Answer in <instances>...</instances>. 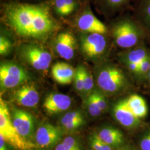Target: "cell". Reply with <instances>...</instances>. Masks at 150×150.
<instances>
[{
	"label": "cell",
	"instance_id": "36",
	"mask_svg": "<svg viewBox=\"0 0 150 150\" xmlns=\"http://www.w3.org/2000/svg\"><path fill=\"white\" fill-rule=\"evenodd\" d=\"M146 79L148 80L149 82H150V68H149V72H148V74H147V76Z\"/></svg>",
	"mask_w": 150,
	"mask_h": 150
},
{
	"label": "cell",
	"instance_id": "17",
	"mask_svg": "<svg viewBox=\"0 0 150 150\" xmlns=\"http://www.w3.org/2000/svg\"><path fill=\"white\" fill-rule=\"evenodd\" d=\"M136 20L150 34V0H139L136 8Z\"/></svg>",
	"mask_w": 150,
	"mask_h": 150
},
{
	"label": "cell",
	"instance_id": "24",
	"mask_svg": "<svg viewBox=\"0 0 150 150\" xmlns=\"http://www.w3.org/2000/svg\"><path fill=\"white\" fill-rule=\"evenodd\" d=\"M90 145L93 150H112L111 147L102 141L97 134H93L91 136Z\"/></svg>",
	"mask_w": 150,
	"mask_h": 150
},
{
	"label": "cell",
	"instance_id": "21",
	"mask_svg": "<svg viewBox=\"0 0 150 150\" xmlns=\"http://www.w3.org/2000/svg\"><path fill=\"white\" fill-rule=\"evenodd\" d=\"M84 123V119L79 111L66 113L61 120V124L64 130L72 131L79 128Z\"/></svg>",
	"mask_w": 150,
	"mask_h": 150
},
{
	"label": "cell",
	"instance_id": "10",
	"mask_svg": "<svg viewBox=\"0 0 150 150\" xmlns=\"http://www.w3.org/2000/svg\"><path fill=\"white\" fill-rule=\"evenodd\" d=\"M61 133L60 129L53 125L44 123L38 127L36 132V143L41 148L51 147L59 141Z\"/></svg>",
	"mask_w": 150,
	"mask_h": 150
},
{
	"label": "cell",
	"instance_id": "26",
	"mask_svg": "<svg viewBox=\"0 0 150 150\" xmlns=\"http://www.w3.org/2000/svg\"><path fill=\"white\" fill-rule=\"evenodd\" d=\"M75 88L77 91L79 92L83 91V67L79 66L75 71Z\"/></svg>",
	"mask_w": 150,
	"mask_h": 150
},
{
	"label": "cell",
	"instance_id": "13",
	"mask_svg": "<svg viewBox=\"0 0 150 150\" xmlns=\"http://www.w3.org/2000/svg\"><path fill=\"white\" fill-rule=\"evenodd\" d=\"M71 105L70 96L62 93H53L47 97L43 102V107L50 115L57 114L67 110Z\"/></svg>",
	"mask_w": 150,
	"mask_h": 150
},
{
	"label": "cell",
	"instance_id": "12",
	"mask_svg": "<svg viewBox=\"0 0 150 150\" xmlns=\"http://www.w3.org/2000/svg\"><path fill=\"white\" fill-rule=\"evenodd\" d=\"M115 118L121 125L133 128L139 125V118L137 117L128 106L125 99L117 102L113 108Z\"/></svg>",
	"mask_w": 150,
	"mask_h": 150
},
{
	"label": "cell",
	"instance_id": "34",
	"mask_svg": "<svg viewBox=\"0 0 150 150\" xmlns=\"http://www.w3.org/2000/svg\"><path fill=\"white\" fill-rule=\"evenodd\" d=\"M55 150H72L70 149L68 146L64 145L63 142L60 143L57 145V146L55 148Z\"/></svg>",
	"mask_w": 150,
	"mask_h": 150
},
{
	"label": "cell",
	"instance_id": "20",
	"mask_svg": "<svg viewBox=\"0 0 150 150\" xmlns=\"http://www.w3.org/2000/svg\"><path fill=\"white\" fill-rule=\"evenodd\" d=\"M125 101L137 117L141 119L146 116L148 113V107L142 97L137 94H134L125 98Z\"/></svg>",
	"mask_w": 150,
	"mask_h": 150
},
{
	"label": "cell",
	"instance_id": "11",
	"mask_svg": "<svg viewBox=\"0 0 150 150\" xmlns=\"http://www.w3.org/2000/svg\"><path fill=\"white\" fill-rule=\"evenodd\" d=\"M16 103L23 107H35L40 101L39 93L32 84H25L16 90L13 95Z\"/></svg>",
	"mask_w": 150,
	"mask_h": 150
},
{
	"label": "cell",
	"instance_id": "19",
	"mask_svg": "<svg viewBox=\"0 0 150 150\" xmlns=\"http://www.w3.org/2000/svg\"><path fill=\"white\" fill-rule=\"evenodd\" d=\"M98 137L111 147H117L123 142V135L121 131L113 127H105L97 134Z\"/></svg>",
	"mask_w": 150,
	"mask_h": 150
},
{
	"label": "cell",
	"instance_id": "32",
	"mask_svg": "<svg viewBox=\"0 0 150 150\" xmlns=\"http://www.w3.org/2000/svg\"><path fill=\"white\" fill-rule=\"evenodd\" d=\"M123 63L125 65L127 69L129 70V72L135 76L138 70L139 64L130 62H125Z\"/></svg>",
	"mask_w": 150,
	"mask_h": 150
},
{
	"label": "cell",
	"instance_id": "29",
	"mask_svg": "<svg viewBox=\"0 0 150 150\" xmlns=\"http://www.w3.org/2000/svg\"><path fill=\"white\" fill-rule=\"evenodd\" d=\"M93 93L100 109L102 112L104 111L107 107V101L105 97L104 96L102 93L98 91H94Z\"/></svg>",
	"mask_w": 150,
	"mask_h": 150
},
{
	"label": "cell",
	"instance_id": "30",
	"mask_svg": "<svg viewBox=\"0 0 150 150\" xmlns=\"http://www.w3.org/2000/svg\"><path fill=\"white\" fill-rule=\"evenodd\" d=\"M64 145L68 146L70 149L72 150H81L79 142L76 139L71 136L66 137L62 141Z\"/></svg>",
	"mask_w": 150,
	"mask_h": 150
},
{
	"label": "cell",
	"instance_id": "5",
	"mask_svg": "<svg viewBox=\"0 0 150 150\" xmlns=\"http://www.w3.org/2000/svg\"><path fill=\"white\" fill-rule=\"evenodd\" d=\"M28 79L26 72L13 63H3L0 67V83L2 89H11L21 85Z\"/></svg>",
	"mask_w": 150,
	"mask_h": 150
},
{
	"label": "cell",
	"instance_id": "7",
	"mask_svg": "<svg viewBox=\"0 0 150 150\" xmlns=\"http://www.w3.org/2000/svg\"><path fill=\"white\" fill-rule=\"evenodd\" d=\"M107 41L103 34L92 33L82 38L81 49L90 58H97L105 53Z\"/></svg>",
	"mask_w": 150,
	"mask_h": 150
},
{
	"label": "cell",
	"instance_id": "1",
	"mask_svg": "<svg viewBox=\"0 0 150 150\" xmlns=\"http://www.w3.org/2000/svg\"><path fill=\"white\" fill-rule=\"evenodd\" d=\"M3 14L19 35L42 38L55 28L50 1L38 4L10 1L3 4Z\"/></svg>",
	"mask_w": 150,
	"mask_h": 150
},
{
	"label": "cell",
	"instance_id": "25",
	"mask_svg": "<svg viewBox=\"0 0 150 150\" xmlns=\"http://www.w3.org/2000/svg\"><path fill=\"white\" fill-rule=\"evenodd\" d=\"M150 66V56L139 64L138 70L135 76L139 78H146Z\"/></svg>",
	"mask_w": 150,
	"mask_h": 150
},
{
	"label": "cell",
	"instance_id": "15",
	"mask_svg": "<svg viewBox=\"0 0 150 150\" xmlns=\"http://www.w3.org/2000/svg\"><path fill=\"white\" fill-rule=\"evenodd\" d=\"M52 76L55 81L61 85L70 84L75 76L73 67L64 62H58L54 64L51 70Z\"/></svg>",
	"mask_w": 150,
	"mask_h": 150
},
{
	"label": "cell",
	"instance_id": "28",
	"mask_svg": "<svg viewBox=\"0 0 150 150\" xmlns=\"http://www.w3.org/2000/svg\"><path fill=\"white\" fill-rule=\"evenodd\" d=\"M11 42L5 36H1L0 38V54L5 55L9 53L12 48Z\"/></svg>",
	"mask_w": 150,
	"mask_h": 150
},
{
	"label": "cell",
	"instance_id": "2",
	"mask_svg": "<svg viewBox=\"0 0 150 150\" xmlns=\"http://www.w3.org/2000/svg\"><path fill=\"white\" fill-rule=\"evenodd\" d=\"M112 33L118 47L129 49L143 44L146 31L136 20L125 18L113 27Z\"/></svg>",
	"mask_w": 150,
	"mask_h": 150
},
{
	"label": "cell",
	"instance_id": "23",
	"mask_svg": "<svg viewBox=\"0 0 150 150\" xmlns=\"http://www.w3.org/2000/svg\"><path fill=\"white\" fill-rule=\"evenodd\" d=\"M87 106L90 115L93 117L100 116L102 112L99 107L93 92L88 96L87 100Z\"/></svg>",
	"mask_w": 150,
	"mask_h": 150
},
{
	"label": "cell",
	"instance_id": "22",
	"mask_svg": "<svg viewBox=\"0 0 150 150\" xmlns=\"http://www.w3.org/2000/svg\"><path fill=\"white\" fill-rule=\"evenodd\" d=\"M132 0H98L103 8L111 12L118 11L127 6Z\"/></svg>",
	"mask_w": 150,
	"mask_h": 150
},
{
	"label": "cell",
	"instance_id": "14",
	"mask_svg": "<svg viewBox=\"0 0 150 150\" xmlns=\"http://www.w3.org/2000/svg\"><path fill=\"white\" fill-rule=\"evenodd\" d=\"M55 47L59 56L66 59H71L75 54L76 42L74 35L70 32H62L56 40Z\"/></svg>",
	"mask_w": 150,
	"mask_h": 150
},
{
	"label": "cell",
	"instance_id": "4",
	"mask_svg": "<svg viewBox=\"0 0 150 150\" xmlns=\"http://www.w3.org/2000/svg\"><path fill=\"white\" fill-rule=\"evenodd\" d=\"M0 134L8 144L17 150H31L35 147L32 142L23 138L16 131L7 105L2 98L0 99Z\"/></svg>",
	"mask_w": 150,
	"mask_h": 150
},
{
	"label": "cell",
	"instance_id": "33",
	"mask_svg": "<svg viewBox=\"0 0 150 150\" xmlns=\"http://www.w3.org/2000/svg\"><path fill=\"white\" fill-rule=\"evenodd\" d=\"M7 144L8 143L6 141L4 136L0 134V150H9Z\"/></svg>",
	"mask_w": 150,
	"mask_h": 150
},
{
	"label": "cell",
	"instance_id": "18",
	"mask_svg": "<svg viewBox=\"0 0 150 150\" xmlns=\"http://www.w3.org/2000/svg\"><path fill=\"white\" fill-rule=\"evenodd\" d=\"M150 56V51L142 44L133 48L121 55L122 62H130L139 64L141 62Z\"/></svg>",
	"mask_w": 150,
	"mask_h": 150
},
{
	"label": "cell",
	"instance_id": "27",
	"mask_svg": "<svg viewBox=\"0 0 150 150\" xmlns=\"http://www.w3.org/2000/svg\"><path fill=\"white\" fill-rule=\"evenodd\" d=\"M93 79L90 72L83 67V92H89L93 88Z\"/></svg>",
	"mask_w": 150,
	"mask_h": 150
},
{
	"label": "cell",
	"instance_id": "9",
	"mask_svg": "<svg viewBox=\"0 0 150 150\" xmlns=\"http://www.w3.org/2000/svg\"><path fill=\"white\" fill-rule=\"evenodd\" d=\"M11 120L17 132L23 138L29 141L34 128L32 115L24 110L14 108L12 113Z\"/></svg>",
	"mask_w": 150,
	"mask_h": 150
},
{
	"label": "cell",
	"instance_id": "31",
	"mask_svg": "<svg viewBox=\"0 0 150 150\" xmlns=\"http://www.w3.org/2000/svg\"><path fill=\"white\" fill-rule=\"evenodd\" d=\"M141 150H150V132L146 134L140 142Z\"/></svg>",
	"mask_w": 150,
	"mask_h": 150
},
{
	"label": "cell",
	"instance_id": "16",
	"mask_svg": "<svg viewBox=\"0 0 150 150\" xmlns=\"http://www.w3.org/2000/svg\"><path fill=\"white\" fill-rule=\"evenodd\" d=\"M51 7L61 17L70 16L80 7L78 0H50Z\"/></svg>",
	"mask_w": 150,
	"mask_h": 150
},
{
	"label": "cell",
	"instance_id": "3",
	"mask_svg": "<svg viewBox=\"0 0 150 150\" xmlns=\"http://www.w3.org/2000/svg\"><path fill=\"white\" fill-rule=\"evenodd\" d=\"M97 83L102 91L109 95L120 93L128 88L129 85L125 72L112 64H105L99 70Z\"/></svg>",
	"mask_w": 150,
	"mask_h": 150
},
{
	"label": "cell",
	"instance_id": "35",
	"mask_svg": "<svg viewBox=\"0 0 150 150\" xmlns=\"http://www.w3.org/2000/svg\"><path fill=\"white\" fill-rule=\"evenodd\" d=\"M122 150H135L134 148L130 147V146H126L122 149Z\"/></svg>",
	"mask_w": 150,
	"mask_h": 150
},
{
	"label": "cell",
	"instance_id": "6",
	"mask_svg": "<svg viewBox=\"0 0 150 150\" xmlns=\"http://www.w3.org/2000/svg\"><path fill=\"white\" fill-rule=\"evenodd\" d=\"M22 54L36 70H47L52 61V56L48 51L36 45L25 46L22 50Z\"/></svg>",
	"mask_w": 150,
	"mask_h": 150
},
{
	"label": "cell",
	"instance_id": "8",
	"mask_svg": "<svg viewBox=\"0 0 150 150\" xmlns=\"http://www.w3.org/2000/svg\"><path fill=\"white\" fill-rule=\"evenodd\" d=\"M77 24L81 31L88 33H98L105 35L107 31L105 25L91 11L88 5L81 11L77 20Z\"/></svg>",
	"mask_w": 150,
	"mask_h": 150
}]
</instances>
